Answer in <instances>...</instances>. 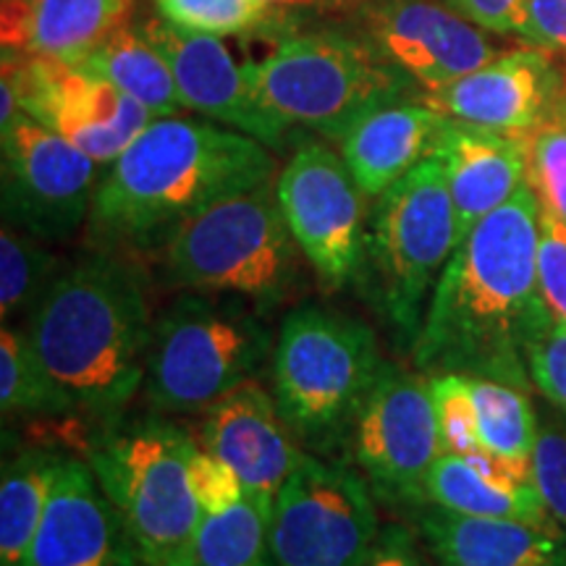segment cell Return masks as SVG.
<instances>
[{"label":"cell","mask_w":566,"mask_h":566,"mask_svg":"<svg viewBox=\"0 0 566 566\" xmlns=\"http://www.w3.org/2000/svg\"><path fill=\"white\" fill-rule=\"evenodd\" d=\"M24 328L71 415L108 424L145 386L155 317L139 268L122 252L61 268Z\"/></svg>","instance_id":"obj_3"},{"label":"cell","mask_w":566,"mask_h":566,"mask_svg":"<svg viewBox=\"0 0 566 566\" xmlns=\"http://www.w3.org/2000/svg\"><path fill=\"white\" fill-rule=\"evenodd\" d=\"M160 19L187 32L250 34L271 30L289 11L275 9L265 0H155Z\"/></svg>","instance_id":"obj_31"},{"label":"cell","mask_w":566,"mask_h":566,"mask_svg":"<svg viewBox=\"0 0 566 566\" xmlns=\"http://www.w3.org/2000/svg\"><path fill=\"white\" fill-rule=\"evenodd\" d=\"M129 13L132 0H3L0 48L82 63Z\"/></svg>","instance_id":"obj_23"},{"label":"cell","mask_w":566,"mask_h":566,"mask_svg":"<svg viewBox=\"0 0 566 566\" xmlns=\"http://www.w3.org/2000/svg\"><path fill=\"white\" fill-rule=\"evenodd\" d=\"M480 30L522 38L527 24V0H443Z\"/></svg>","instance_id":"obj_38"},{"label":"cell","mask_w":566,"mask_h":566,"mask_svg":"<svg viewBox=\"0 0 566 566\" xmlns=\"http://www.w3.org/2000/svg\"><path fill=\"white\" fill-rule=\"evenodd\" d=\"M195 441L160 417L103 424L84 459L132 530L145 566H195L205 512L192 488Z\"/></svg>","instance_id":"obj_4"},{"label":"cell","mask_w":566,"mask_h":566,"mask_svg":"<svg viewBox=\"0 0 566 566\" xmlns=\"http://www.w3.org/2000/svg\"><path fill=\"white\" fill-rule=\"evenodd\" d=\"M533 480L548 514L566 527V428L554 420L537 428L533 451Z\"/></svg>","instance_id":"obj_34"},{"label":"cell","mask_w":566,"mask_h":566,"mask_svg":"<svg viewBox=\"0 0 566 566\" xmlns=\"http://www.w3.org/2000/svg\"><path fill=\"white\" fill-rule=\"evenodd\" d=\"M271 147L216 122L163 116L97 184L90 237L103 250H158L216 202L275 181Z\"/></svg>","instance_id":"obj_2"},{"label":"cell","mask_w":566,"mask_h":566,"mask_svg":"<svg viewBox=\"0 0 566 566\" xmlns=\"http://www.w3.org/2000/svg\"><path fill=\"white\" fill-rule=\"evenodd\" d=\"M192 488L205 514L223 512L247 495L242 478L233 472V467L210 454L202 446H197L192 457Z\"/></svg>","instance_id":"obj_37"},{"label":"cell","mask_w":566,"mask_h":566,"mask_svg":"<svg viewBox=\"0 0 566 566\" xmlns=\"http://www.w3.org/2000/svg\"><path fill=\"white\" fill-rule=\"evenodd\" d=\"M3 82L27 116L101 166H111L155 122L126 92L61 59L3 51Z\"/></svg>","instance_id":"obj_14"},{"label":"cell","mask_w":566,"mask_h":566,"mask_svg":"<svg viewBox=\"0 0 566 566\" xmlns=\"http://www.w3.org/2000/svg\"><path fill=\"white\" fill-rule=\"evenodd\" d=\"M200 446L233 467L247 493L268 514H273L281 485L307 457L283 420L275 396L258 380L233 388L205 412Z\"/></svg>","instance_id":"obj_19"},{"label":"cell","mask_w":566,"mask_h":566,"mask_svg":"<svg viewBox=\"0 0 566 566\" xmlns=\"http://www.w3.org/2000/svg\"><path fill=\"white\" fill-rule=\"evenodd\" d=\"M424 548L428 546L417 530L391 522V525H380V533L363 566H433Z\"/></svg>","instance_id":"obj_39"},{"label":"cell","mask_w":566,"mask_h":566,"mask_svg":"<svg viewBox=\"0 0 566 566\" xmlns=\"http://www.w3.org/2000/svg\"><path fill=\"white\" fill-rule=\"evenodd\" d=\"M428 504L464 516L520 520L548 525L556 522L537 493L530 467L478 454H441L428 475Z\"/></svg>","instance_id":"obj_24"},{"label":"cell","mask_w":566,"mask_h":566,"mask_svg":"<svg viewBox=\"0 0 566 566\" xmlns=\"http://www.w3.org/2000/svg\"><path fill=\"white\" fill-rule=\"evenodd\" d=\"M61 273L59 258L48 242L3 226L0 233V313L3 325L13 317L30 315Z\"/></svg>","instance_id":"obj_30"},{"label":"cell","mask_w":566,"mask_h":566,"mask_svg":"<svg viewBox=\"0 0 566 566\" xmlns=\"http://www.w3.org/2000/svg\"><path fill=\"white\" fill-rule=\"evenodd\" d=\"M97 166L87 153L34 122L24 111L0 126L3 226L40 242H66L90 221Z\"/></svg>","instance_id":"obj_12"},{"label":"cell","mask_w":566,"mask_h":566,"mask_svg":"<svg viewBox=\"0 0 566 566\" xmlns=\"http://www.w3.org/2000/svg\"><path fill=\"white\" fill-rule=\"evenodd\" d=\"M417 533L438 566H566V527L417 509Z\"/></svg>","instance_id":"obj_21"},{"label":"cell","mask_w":566,"mask_h":566,"mask_svg":"<svg viewBox=\"0 0 566 566\" xmlns=\"http://www.w3.org/2000/svg\"><path fill=\"white\" fill-rule=\"evenodd\" d=\"M457 247V210L438 155L375 197L354 286L401 349L412 352L428 296Z\"/></svg>","instance_id":"obj_5"},{"label":"cell","mask_w":566,"mask_h":566,"mask_svg":"<svg viewBox=\"0 0 566 566\" xmlns=\"http://www.w3.org/2000/svg\"><path fill=\"white\" fill-rule=\"evenodd\" d=\"M281 11L292 9H334V6H346V0H265Z\"/></svg>","instance_id":"obj_41"},{"label":"cell","mask_w":566,"mask_h":566,"mask_svg":"<svg viewBox=\"0 0 566 566\" xmlns=\"http://www.w3.org/2000/svg\"><path fill=\"white\" fill-rule=\"evenodd\" d=\"M263 313L239 296L184 292L155 317L145 399L158 415L208 412L273 359Z\"/></svg>","instance_id":"obj_8"},{"label":"cell","mask_w":566,"mask_h":566,"mask_svg":"<svg viewBox=\"0 0 566 566\" xmlns=\"http://www.w3.org/2000/svg\"><path fill=\"white\" fill-rule=\"evenodd\" d=\"M430 396H433L438 436L443 454H478L483 449L478 430V409L472 399L470 375L436 373L428 375Z\"/></svg>","instance_id":"obj_32"},{"label":"cell","mask_w":566,"mask_h":566,"mask_svg":"<svg viewBox=\"0 0 566 566\" xmlns=\"http://www.w3.org/2000/svg\"><path fill=\"white\" fill-rule=\"evenodd\" d=\"M275 197L302 258L328 292L354 283L363 265L367 212L344 155L304 142L275 176Z\"/></svg>","instance_id":"obj_13"},{"label":"cell","mask_w":566,"mask_h":566,"mask_svg":"<svg viewBox=\"0 0 566 566\" xmlns=\"http://www.w3.org/2000/svg\"><path fill=\"white\" fill-rule=\"evenodd\" d=\"M346 3H359V0H346Z\"/></svg>","instance_id":"obj_42"},{"label":"cell","mask_w":566,"mask_h":566,"mask_svg":"<svg viewBox=\"0 0 566 566\" xmlns=\"http://www.w3.org/2000/svg\"><path fill=\"white\" fill-rule=\"evenodd\" d=\"M66 454L21 446L3 459L0 478V566H24Z\"/></svg>","instance_id":"obj_25"},{"label":"cell","mask_w":566,"mask_h":566,"mask_svg":"<svg viewBox=\"0 0 566 566\" xmlns=\"http://www.w3.org/2000/svg\"><path fill=\"white\" fill-rule=\"evenodd\" d=\"M76 66L111 82L134 101L145 105L155 118L179 116L184 101L176 87L174 71L163 53L145 38V32L124 24L108 34L87 59Z\"/></svg>","instance_id":"obj_26"},{"label":"cell","mask_w":566,"mask_h":566,"mask_svg":"<svg viewBox=\"0 0 566 566\" xmlns=\"http://www.w3.org/2000/svg\"><path fill=\"white\" fill-rule=\"evenodd\" d=\"M422 101L457 122L527 139L551 118L566 116V80L548 51L520 48L499 53L441 90L424 92Z\"/></svg>","instance_id":"obj_16"},{"label":"cell","mask_w":566,"mask_h":566,"mask_svg":"<svg viewBox=\"0 0 566 566\" xmlns=\"http://www.w3.org/2000/svg\"><path fill=\"white\" fill-rule=\"evenodd\" d=\"M446 116L412 95L384 103L354 122L338 145L365 197H380L436 153Z\"/></svg>","instance_id":"obj_22"},{"label":"cell","mask_w":566,"mask_h":566,"mask_svg":"<svg viewBox=\"0 0 566 566\" xmlns=\"http://www.w3.org/2000/svg\"><path fill=\"white\" fill-rule=\"evenodd\" d=\"M359 38L424 92L462 80L501 51L443 0H359Z\"/></svg>","instance_id":"obj_15"},{"label":"cell","mask_w":566,"mask_h":566,"mask_svg":"<svg viewBox=\"0 0 566 566\" xmlns=\"http://www.w3.org/2000/svg\"><path fill=\"white\" fill-rule=\"evenodd\" d=\"M457 210L459 244L527 184V139L446 116L436 153Z\"/></svg>","instance_id":"obj_20"},{"label":"cell","mask_w":566,"mask_h":566,"mask_svg":"<svg viewBox=\"0 0 566 566\" xmlns=\"http://www.w3.org/2000/svg\"><path fill=\"white\" fill-rule=\"evenodd\" d=\"M0 409L3 420L17 417H59L71 409L38 363L27 328L3 325L0 331Z\"/></svg>","instance_id":"obj_29"},{"label":"cell","mask_w":566,"mask_h":566,"mask_svg":"<svg viewBox=\"0 0 566 566\" xmlns=\"http://www.w3.org/2000/svg\"><path fill=\"white\" fill-rule=\"evenodd\" d=\"M24 566H145L87 459H63Z\"/></svg>","instance_id":"obj_17"},{"label":"cell","mask_w":566,"mask_h":566,"mask_svg":"<svg viewBox=\"0 0 566 566\" xmlns=\"http://www.w3.org/2000/svg\"><path fill=\"white\" fill-rule=\"evenodd\" d=\"M522 40L530 48L566 53V0H527V24Z\"/></svg>","instance_id":"obj_40"},{"label":"cell","mask_w":566,"mask_h":566,"mask_svg":"<svg viewBox=\"0 0 566 566\" xmlns=\"http://www.w3.org/2000/svg\"><path fill=\"white\" fill-rule=\"evenodd\" d=\"M370 325L336 310L302 304L283 317L271 359L283 420L315 451L349 441L352 424L384 370Z\"/></svg>","instance_id":"obj_7"},{"label":"cell","mask_w":566,"mask_h":566,"mask_svg":"<svg viewBox=\"0 0 566 566\" xmlns=\"http://www.w3.org/2000/svg\"><path fill=\"white\" fill-rule=\"evenodd\" d=\"M142 32L171 66L184 108L279 150L289 126L258 103L244 66H239L221 38L179 30L166 19H150Z\"/></svg>","instance_id":"obj_18"},{"label":"cell","mask_w":566,"mask_h":566,"mask_svg":"<svg viewBox=\"0 0 566 566\" xmlns=\"http://www.w3.org/2000/svg\"><path fill=\"white\" fill-rule=\"evenodd\" d=\"M527 373L533 386L566 415V325L554 321L546 334L527 346Z\"/></svg>","instance_id":"obj_35"},{"label":"cell","mask_w":566,"mask_h":566,"mask_svg":"<svg viewBox=\"0 0 566 566\" xmlns=\"http://www.w3.org/2000/svg\"><path fill=\"white\" fill-rule=\"evenodd\" d=\"M300 254L268 181L184 223L160 247V281L179 292L239 296L265 315L294 292Z\"/></svg>","instance_id":"obj_6"},{"label":"cell","mask_w":566,"mask_h":566,"mask_svg":"<svg viewBox=\"0 0 566 566\" xmlns=\"http://www.w3.org/2000/svg\"><path fill=\"white\" fill-rule=\"evenodd\" d=\"M378 533L375 493L354 464L307 454L275 495L271 546L279 566H363Z\"/></svg>","instance_id":"obj_10"},{"label":"cell","mask_w":566,"mask_h":566,"mask_svg":"<svg viewBox=\"0 0 566 566\" xmlns=\"http://www.w3.org/2000/svg\"><path fill=\"white\" fill-rule=\"evenodd\" d=\"M527 184L541 208L566 229V116L527 137Z\"/></svg>","instance_id":"obj_33"},{"label":"cell","mask_w":566,"mask_h":566,"mask_svg":"<svg viewBox=\"0 0 566 566\" xmlns=\"http://www.w3.org/2000/svg\"><path fill=\"white\" fill-rule=\"evenodd\" d=\"M470 386L483 449L509 464L530 467L541 424L527 388L478 375H470Z\"/></svg>","instance_id":"obj_27"},{"label":"cell","mask_w":566,"mask_h":566,"mask_svg":"<svg viewBox=\"0 0 566 566\" xmlns=\"http://www.w3.org/2000/svg\"><path fill=\"white\" fill-rule=\"evenodd\" d=\"M252 95L283 124L342 139L378 105L412 95V80L359 34L313 30L283 34L260 61L244 63Z\"/></svg>","instance_id":"obj_9"},{"label":"cell","mask_w":566,"mask_h":566,"mask_svg":"<svg viewBox=\"0 0 566 566\" xmlns=\"http://www.w3.org/2000/svg\"><path fill=\"white\" fill-rule=\"evenodd\" d=\"M195 566H279L271 514L250 493L223 512L205 514Z\"/></svg>","instance_id":"obj_28"},{"label":"cell","mask_w":566,"mask_h":566,"mask_svg":"<svg viewBox=\"0 0 566 566\" xmlns=\"http://www.w3.org/2000/svg\"><path fill=\"white\" fill-rule=\"evenodd\" d=\"M346 449L375 499L428 506V475L443 454L428 378L386 363L352 424Z\"/></svg>","instance_id":"obj_11"},{"label":"cell","mask_w":566,"mask_h":566,"mask_svg":"<svg viewBox=\"0 0 566 566\" xmlns=\"http://www.w3.org/2000/svg\"><path fill=\"white\" fill-rule=\"evenodd\" d=\"M537 250L541 202L525 184L446 263L409 352L417 370L478 375L530 391L527 346L556 321L541 289Z\"/></svg>","instance_id":"obj_1"},{"label":"cell","mask_w":566,"mask_h":566,"mask_svg":"<svg viewBox=\"0 0 566 566\" xmlns=\"http://www.w3.org/2000/svg\"><path fill=\"white\" fill-rule=\"evenodd\" d=\"M537 273L551 313L566 325V229L541 208V250Z\"/></svg>","instance_id":"obj_36"}]
</instances>
